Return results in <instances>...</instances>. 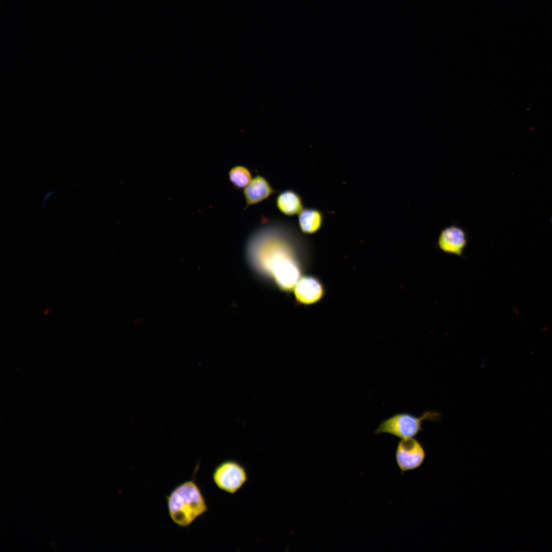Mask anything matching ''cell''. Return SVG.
Returning <instances> with one entry per match:
<instances>
[{"label": "cell", "mask_w": 552, "mask_h": 552, "mask_svg": "<svg viewBox=\"0 0 552 552\" xmlns=\"http://www.w3.org/2000/svg\"><path fill=\"white\" fill-rule=\"evenodd\" d=\"M213 479L216 486L225 492L234 494L247 480V474L238 462L227 460L217 465L213 472Z\"/></svg>", "instance_id": "obj_4"}, {"label": "cell", "mask_w": 552, "mask_h": 552, "mask_svg": "<svg viewBox=\"0 0 552 552\" xmlns=\"http://www.w3.org/2000/svg\"><path fill=\"white\" fill-rule=\"evenodd\" d=\"M275 205L281 213L287 216L298 214L303 209L301 196L290 189L285 190L278 194Z\"/></svg>", "instance_id": "obj_9"}, {"label": "cell", "mask_w": 552, "mask_h": 552, "mask_svg": "<svg viewBox=\"0 0 552 552\" xmlns=\"http://www.w3.org/2000/svg\"><path fill=\"white\" fill-rule=\"evenodd\" d=\"M277 191L264 176L257 175L243 189L245 200L244 210L268 198Z\"/></svg>", "instance_id": "obj_8"}, {"label": "cell", "mask_w": 552, "mask_h": 552, "mask_svg": "<svg viewBox=\"0 0 552 552\" xmlns=\"http://www.w3.org/2000/svg\"><path fill=\"white\" fill-rule=\"evenodd\" d=\"M228 175L234 188L238 190L244 189L252 179L249 169L241 165L232 167L229 170Z\"/></svg>", "instance_id": "obj_11"}, {"label": "cell", "mask_w": 552, "mask_h": 552, "mask_svg": "<svg viewBox=\"0 0 552 552\" xmlns=\"http://www.w3.org/2000/svg\"><path fill=\"white\" fill-rule=\"evenodd\" d=\"M323 286L319 280L311 275L301 278L294 288L296 303L298 305H310L318 302L323 296Z\"/></svg>", "instance_id": "obj_7"}, {"label": "cell", "mask_w": 552, "mask_h": 552, "mask_svg": "<svg viewBox=\"0 0 552 552\" xmlns=\"http://www.w3.org/2000/svg\"><path fill=\"white\" fill-rule=\"evenodd\" d=\"M298 222L300 228L303 233L314 234L322 225L323 215L316 209H303L298 214Z\"/></svg>", "instance_id": "obj_10"}, {"label": "cell", "mask_w": 552, "mask_h": 552, "mask_svg": "<svg viewBox=\"0 0 552 552\" xmlns=\"http://www.w3.org/2000/svg\"><path fill=\"white\" fill-rule=\"evenodd\" d=\"M166 499L170 518L181 527L189 526L208 510L203 495L193 479L176 486Z\"/></svg>", "instance_id": "obj_2"}, {"label": "cell", "mask_w": 552, "mask_h": 552, "mask_svg": "<svg viewBox=\"0 0 552 552\" xmlns=\"http://www.w3.org/2000/svg\"><path fill=\"white\" fill-rule=\"evenodd\" d=\"M468 243L466 231L458 225L451 224L441 231L437 245L446 254L462 257Z\"/></svg>", "instance_id": "obj_6"}, {"label": "cell", "mask_w": 552, "mask_h": 552, "mask_svg": "<svg viewBox=\"0 0 552 552\" xmlns=\"http://www.w3.org/2000/svg\"><path fill=\"white\" fill-rule=\"evenodd\" d=\"M297 236L290 223L280 220H262L249 235L245 254L250 267L258 275L271 281L283 268L298 263Z\"/></svg>", "instance_id": "obj_1"}, {"label": "cell", "mask_w": 552, "mask_h": 552, "mask_svg": "<svg viewBox=\"0 0 552 552\" xmlns=\"http://www.w3.org/2000/svg\"><path fill=\"white\" fill-rule=\"evenodd\" d=\"M441 414L436 411L428 410L416 416L408 412H399L383 420L374 433H388L401 439L413 438L423 430L424 421L438 422Z\"/></svg>", "instance_id": "obj_3"}, {"label": "cell", "mask_w": 552, "mask_h": 552, "mask_svg": "<svg viewBox=\"0 0 552 552\" xmlns=\"http://www.w3.org/2000/svg\"><path fill=\"white\" fill-rule=\"evenodd\" d=\"M426 457L425 448L414 437L401 439L397 444L395 458L398 467L402 473L420 467Z\"/></svg>", "instance_id": "obj_5"}]
</instances>
